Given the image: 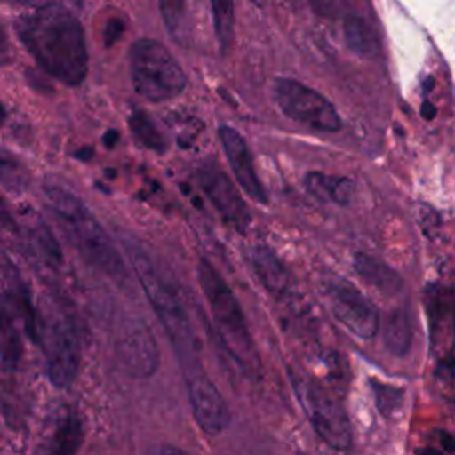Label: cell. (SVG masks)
Listing matches in <instances>:
<instances>
[{
    "label": "cell",
    "mask_w": 455,
    "mask_h": 455,
    "mask_svg": "<svg viewBox=\"0 0 455 455\" xmlns=\"http://www.w3.org/2000/svg\"><path fill=\"white\" fill-rule=\"evenodd\" d=\"M16 34L36 62L53 78L80 85L89 69L82 23L68 9L50 4L37 7L14 23Z\"/></svg>",
    "instance_id": "1"
},
{
    "label": "cell",
    "mask_w": 455,
    "mask_h": 455,
    "mask_svg": "<svg viewBox=\"0 0 455 455\" xmlns=\"http://www.w3.org/2000/svg\"><path fill=\"white\" fill-rule=\"evenodd\" d=\"M124 249L155 315L158 316L169 341L172 343L185 382L206 375L190 318L178 295L165 284L160 272L140 247L126 242Z\"/></svg>",
    "instance_id": "2"
},
{
    "label": "cell",
    "mask_w": 455,
    "mask_h": 455,
    "mask_svg": "<svg viewBox=\"0 0 455 455\" xmlns=\"http://www.w3.org/2000/svg\"><path fill=\"white\" fill-rule=\"evenodd\" d=\"M44 196L53 215L59 219L78 252L94 268L110 279L123 283L126 279L123 258L84 201L59 185H44Z\"/></svg>",
    "instance_id": "3"
},
{
    "label": "cell",
    "mask_w": 455,
    "mask_h": 455,
    "mask_svg": "<svg viewBox=\"0 0 455 455\" xmlns=\"http://www.w3.org/2000/svg\"><path fill=\"white\" fill-rule=\"evenodd\" d=\"M197 281L204 293V299L210 304V313L219 329L220 339L233 355L247 370L258 368V354L254 350L252 338L247 329V322L243 311L240 307L235 291L228 286L224 277L217 272V268L201 259L197 263Z\"/></svg>",
    "instance_id": "4"
},
{
    "label": "cell",
    "mask_w": 455,
    "mask_h": 455,
    "mask_svg": "<svg viewBox=\"0 0 455 455\" xmlns=\"http://www.w3.org/2000/svg\"><path fill=\"white\" fill-rule=\"evenodd\" d=\"M130 78L135 92L155 103L176 98L187 85V75L167 46L148 37L130 48Z\"/></svg>",
    "instance_id": "5"
},
{
    "label": "cell",
    "mask_w": 455,
    "mask_h": 455,
    "mask_svg": "<svg viewBox=\"0 0 455 455\" xmlns=\"http://www.w3.org/2000/svg\"><path fill=\"white\" fill-rule=\"evenodd\" d=\"M290 380L318 437L334 450H347L352 444V428L341 403L323 386L300 371H290Z\"/></svg>",
    "instance_id": "6"
},
{
    "label": "cell",
    "mask_w": 455,
    "mask_h": 455,
    "mask_svg": "<svg viewBox=\"0 0 455 455\" xmlns=\"http://www.w3.org/2000/svg\"><path fill=\"white\" fill-rule=\"evenodd\" d=\"M272 92L286 117L320 132H338L341 128L334 105L309 85L293 78H277Z\"/></svg>",
    "instance_id": "7"
},
{
    "label": "cell",
    "mask_w": 455,
    "mask_h": 455,
    "mask_svg": "<svg viewBox=\"0 0 455 455\" xmlns=\"http://www.w3.org/2000/svg\"><path fill=\"white\" fill-rule=\"evenodd\" d=\"M325 299L334 318L361 339L373 338L380 329L375 304L350 281L332 279L325 286Z\"/></svg>",
    "instance_id": "8"
},
{
    "label": "cell",
    "mask_w": 455,
    "mask_h": 455,
    "mask_svg": "<svg viewBox=\"0 0 455 455\" xmlns=\"http://www.w3.org/2000/svg\"><path fill=\"white\" fill-rule=\"evenodd\" d=\"M41 343L50 382L55 387L71 386L80 366V341L73 323L62 316L52 320Z\"/></svg>",
    "instance_id": "9"
},
{
    "label": "cell",
    "mask_w": 455,
    "mask_h": 455,
    "mask_svg": "<svg viewBox=\"0 0 455 455\" xmlns=\"http://www.w3.org/2000/svg\"><path fill=\"white\" fill-rule=\"evenodd\" d=\"M121 368L133 379H149L160 364L158 343L144 320H126L116 338Z\"/></svg>",
    "instance_id": "10"
},
{
    "label": "cell",
    "mask_w": 455,
    "mask_h": 455,
    "mask_svg": "<svg viewBox=\"0 0 455 455\" xmlns=\"http://www.w3.org/2000/svg\"><path fill=\"white\" fill-rule=\"evenodd\" d=\"M196 178L217 212L238 231H245L251 224V213L228 174L213 160H203L196 169Z\"/></svg>",
    "instance_id": "11"
},
{
    "label": "cell",
    "mask_w": 455,
    "mask_h": 455,
    "mask_svg": "<svg viewBox=\"0 0 455 455\" xmlns=\"http://www.w3.org/2000/svg\"><path fill=\"white\" fill-rule=\"evenodd\" d=\"M219 139L222 144V149L226 153L228 164L235 174V180L242 187V190L256 203L265 204L267 203V192L256 174L254 162L249 151V146L245 139L231 126L222 124L219 128Z\"/></svg>",
    "instance_id": "12"
},
{
    "label": "cell",
    "mask_w": 455,
    "mask_h": 455,
    "mask_svg": "<svg viewBox=\"0 0 455 455\" xmlns=\"http://www.w3.org/2000/svg\"><path fill=\"white\" fill-rule=\"evenodd\" d=\"M185 384L194 418L201 430L210 435L224 432L229 423V411L222 395L210 380V377L204 375Z\"/></svg>",
    "instance_id": "13"
},
{
    "label": "cell",
    "mask_w": 455,
    "mask_h": 455,
    "mask_svg": "<svg viewBox=\"0 0 455 455\" xmlns=\"http://www.w3.org/2000/svg\"><path fill=\"white\" fill-rule=\"evenodd\" d=\"M251 261L261 284L274 297H284L290 291V274L270 247L256 245L251 251Z\"/></svg>",
    "instance_id": "14"
},
{
    "label": "cell",
    "mask_w": 455,
    "mask_h": 455,
    "mask_svg": "<svg viewBox=\"0 0 455 455\" xmlns=\"http://www.w3.org/2000/svg\"><path fill=\"white\" fill-rule=\"evenodd\" d=\"M84 441V423L76 411L62 409L48 439V455H76Z\"/></svg>",
    "instance_id": "15"
},
{
    "label": "cell",
    "mask_w": 455,
    "mask_h": 455,
    "mask_svg": "<svg viewBox=\"0 0 455 455\" xmlns=\"http://www.w3.org/2000/svg\"><path fill=\"white\" fill-rule=\"evenodd\" d=\"M354 270L359 274V277L375 288L382 295H396L402 290V277L398 272H395L387 263L364 254L355 252L354 254Z\"/></svg>",
    "instance_id": "16"
},
{
    "label": "cell",
    "mask_w": 455,
    "mask_h": 455,
    "mask_svg": "<svg viewBox=\"0 0 455 455\" xmlns=\"http://www.w3.org/2000/svg\"><path fill=\"white\" fill-rule=\"evenodd\" d=\"M304 185L311 196L325 203H336L339 206L348 204L354 199V181L345 176H331L325 172H307L304 176Z\"/></svg>",
    "instance_id": "17"
},
{
    "label": "cell",
    "mask_w": 455,
    "mask_h": 455,
    "mask_svg": "<svg viewBox=\"0 0 455 455\" xmlns=\"http://www.w3.org/2000/svg\"><path fill=\"white\" fill-rule=\"evenodd\" d=\"M425 307L430 318L432 341L439 338V343H443L448 327L455 332V293L443 288L428 291V302Z\"/></svg>",
    "instance_id": "18"
},
{
    "label": "cell",
    "mask_w": 455,
    "mask_h": 455,
    "mask_svg": "<svg viewBox=\"0 0 455 455\" xmlns=\"http://www.w3.org/2000/svg\"><path fill=\"white\" fill-rule=\"evenodd\" d=\"M382 343L389 354L402 357L412 343V325L407 309H395L386 316Z\"/></svg>",
    "instance_id": "19"
},
{
    "label": "cell",
    "mask_w": 455,
    "mask_h": 455,
    "mask_svg": "<svg viewBox=\"0 0 455 455\" xmlns=\"http://www.w3.org/2000/svg\"><path fill=\"white\" fill-rule=\"evenodd\" d=\"M23 355V341L9 309L0 304V359L7 370H16Z\"/></svg>",
    "instance_id": "20"
},
{
    "label": "cell",
    "mask_w": 455,
    "mask_h": 455,
    "mask_svg": "<svg viewBox=\"0 0 455 455\" xmlns=\"http://www.w3.org/2000/svg\"><path fill=\"white\" fill-rule=\"evenodd\" d=\"M213 30L220 53H228L235 39V0H210Z\"/></svg>",
    "instance_id": "21"
},
{
    "label": "cell",
    "mask_w": 455,
    "mask_h": 455,
    "mask_svg": "<svg viewBox=\"0 0 455 455\" xmlns=\"http://www.w3.org/2000/svg\"><path fill=\"white\" fill-rule=\"evenodd\" d=\"M0 185L12 194H21L30 185L28 167L5 148H0Z\"/></svg>",
    "instance_id": "22"
},
{
    "label": "cell",
    "mask_w": 455,
    "mask_h": 455,
    "mask_svg": "<svg viewBox=\"0 0 455 455\" xmlns=\"http://www.w3.org/2000/svg\"><path fill=\"white\" fill-rule=\"evenodd\" d=\"M128 124L130 130L133 133V137L148 149L156 151V153H164L167 149V140L165 135L160 132V128L156 126V123L140 108L132 110L130 117H128Z\"/></svg>",
    "instance_id": "23"
},
{
    "label": "cell",
    "mask_w": 455,
    "mask_h": 455,
    "mask_svg": "<svg viewBox=\"0 0 455 455\" xmlns=\"http://www.w3.org/2000/svg\"><path fill=\"white\" fill-rule=\"evenodd\" d=\"M343 39L347 46L359 55H371L377 50V39L368 23L357 14H347L343 20Z\"/></svg>",
    "instance_id": "24"
},
{
    "label": "cell",
    "mask_w": 455,
    "mask_h": 455,
    "mask_svg": "<svg viewBox=\"0 0 455 455\" xmlns=\"http://www.w3.org/2000/svg\"><path fill=\"white\" fill-rule=\"evenodd\" d=\"M155 2L169 36L180 43H185L188 36L187 0H155Z\"/></svg>",
    "instance_id": "25"
},
{
    "label": "cell",
    "mask_w": 455,
    "mask_h": 455,
    "mask_svg": "<svg viewBox=\"0 0 455 455\" xmlns=\"http://www.w3.org/2000/svg\"><path fill=\"white\" fill-rule=\"evenodd\" d=\"M370 384H371V389H373L377 409L382 414L391 416L402 405L403 391L400 387H396V386H391V384H386V382H379V380H371Z\"/></svg>",
    "instance_id": "26"
},
{
    "label": "cell",
    "mask_w": 455,
    "mask_h": 455,
    "mask_svg": "<svg viewBox=\"0 0 455 455\" xmlns=\"http://www.w3.org/2000/svg\"><path fill=\"white\" fill-rule=\"evenodd\" d=\"M418 222L425 233V236H434L439 229V215L435 210H432L427 204H421L418 208Z\"/></svg>",
    "instance_id": "27"
},
{
    "label": "cell",
    "mask_w": 455,
    "mask_h": 455,
    "mask_svg": "<svg viewBox=\"0 0 455 455\" xmlns=\"http://www.w3.org/2000/svg\"><path fill=\"white\" fill-rule=\"evenodd\" d=\"M309 7L322 18H327V16H332L334 11H336V4L338 0H307Z\"/></svg>",
    "instance_id": "28"
},
{
    "label": "cell",
    "mask_w": 455,
    "mask_h": 455,
    "mask_svg": "<svg viewBox=\"0 0 455 455\" xmlns=\"http://www.w3.org/2000/svg\"><path fill=\"white\" fill-rule=\"evenodd\" d=\"M121 34H123V21L117 18L108 20L105 25V44H112L114 41L119 39Z\"/></svg>",
    "instance_id": "29"
},
{
    "label": "cell",
    "mask_w": 455,
    "mask_h": 455,
    "mask_svg": "<svg viewBox=\"0 0 455 455\" xmlns=\"http://www.w3.org/2000/svg\"><path fill=\"white\" fill-rule=\"evenodd\" d=\"M11 60V44H9V37L0 23V64H7Z\"/></svg>",
    "instance_id": "30"
},
{
    "label": "cell",
    "mask_w": 455,
    "mask_h": 455,
    "mask_svg": "<svg viewBox=\"0 0 455 455\" xmlns=\"http://www.w3.org/2000/svg\"><path fill=\"white\" fill-rule=\"evenodd\" d=\"M0 224H2L4 228L16 229V222H14V219H12V215H11L9 208H7V203L4 201L2 196H0Z\"/></svg>",
    "instance_id": "31"
},
{
    "label": "cell",
    "mask_w": 455,
    "mask_h": 455,
    "mask_svg": "<svg viewBox=\"0 0 455 455\" xmlns=\"http://www.w3.org/2000/svg\"><path fill=\"white\" fill-rule=\"evenodd\" d=\"M439 441H441V448L448 453L455 451V437H451L448 432H439Z\"/></svg>",
    "instance_id": "32"
},
{
    "label": "cell",
    "mask_w": 455,
    "mask_h": 455,
    "mask_svg": "<svg viewBox=\"0 0 455 455\" xmlns=\"http://www.w3.org/2000/svg\"><path fill=\"white\" fill-rule=\"evenodd\" d=\"M153 455H188V453H187V451H183L181 448H176V446L165 444V446H160Z\"/></svg>",
    "instance_id": "33"
},
{
    "label": "cell",
    "mask_w": 455,
    "mask_h": 455,
    "mask_svg": "<svg viewBox=\"0 0 455 455\" xmlns=\"http://www.w3.org/2000/svg\"><path fill=\"white\" fill-rule=\"evenodd\" d=\"M421 116L425 119H434L435 116V107L428 101V100H423V105H421Z\"/></svg>",
    "instance_id": "34"
},
{
    "label": "cell",
    "mask_w": 455,
    "mask_h": 455,
    "mask_svg": "<svg viewBox=\"0 0 455 455\" xmlns=\"http://www.w3.org/2000/svg\"><path fill=\"white\" fill-rule=\"evenodd\" d=\"M20 4H25V5H30V7H44V5H50L53 0H16Z\"/></svg>",
    "instance_id": "35"
},
{
    "label": "cell",
    "mask_w": 455,
    "mask_h": 455,
    "mask_svg": "<svg viewBox=\"0 0 455 455\" xmlns=\"http://www.w3.org/2000/svg\"><path fill=\"white\" fill-rule=\"evenodd\" d=\"M416 455H443V451H439L435 448H419L416 451Z\"/></svg>",
    "instance_id": "36"
},
{
    "label": "cell",
    "mask_w": 455,
    "mask_h": 455,
    "mask_svg": "<svg viewBox=\"0 0 455 455\" xmlns=\"http://www.w3.org/2000/svg\"><path fill=\"white\" fill-rule=\"evenodd\" d=\"M4 121H5V108H4V105L0 101V124H4Z\"/></svg>",
    "instance_id": "37"
},
{
    "label": "cell",
    "mask_w": 455,
    "mask_h": 455,
    "mask_svg": "<svg viewBox=\"0 0 455 455\" xmlns=\"http://www.w3.org/2000/svg\"><path fill=\"white\" fill-rule=\"evenodd\" d=\"M252 2H254V4H258V5H259V4H261V2H263V0H252Z\"/></svg>",
    "instance_id": "38"
}]
</instances>
